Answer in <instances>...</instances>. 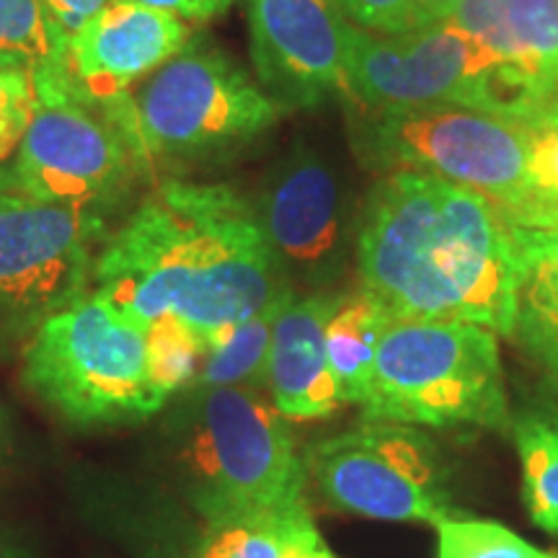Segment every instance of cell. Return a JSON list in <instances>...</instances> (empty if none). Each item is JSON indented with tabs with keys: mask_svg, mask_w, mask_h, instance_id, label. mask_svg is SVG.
<instances>
[{
	"mask_svg": "<svg viewBox=\"0 0 558 558\" xmlns=\"http://www.w3.org/2000/svg\"><path fill=\"white\" fill-rule=\"evenodd\" d=\"M360 290L390 320H460L509 339L512 222L481 192L418 171L375 181L354 233Z\"/></svg>",
	"mask_w": 558,
	"mask_h": 558,
	"instance_id": "2",
	"label": "cell"
},
{
	"mask_svg": "<svg viewBox=\"0 0 558 558\" xmlns=\"http://www.w3.org/2000/svg\"><path fill=\"white\" fill-rule=\"evenodd\" d=\"M34 111L13 166L11 184L54 205L99 209L128 190L145 156L130 96L94 99L68 65L34 75Z\"/></svg>",
	"mask_w": 558,
	"mask_h": 558,
	"instance_id": "6",
	"label": "cell"
},
{
	"mask_svg": "<svg viewBox=\"0 0 558 558\" xmlns=\"http://www.w3.org/2000/svg\"><path fill=\"white\" fill-rule=\"evenodd\" d=\"M68 65V37L41 0H0V70L45 75Z\"/></svg>",
	"mask_w": 558,
	"mask_h": 558,
	"instance_id": "22",
	"label": "cell"
},
{
	"mask_svg": "<svg viewBox=\"0 0 558 558\" xmlns=\"http://www.w3.org/2000/svg\"><path fill=\"white\" fill-rule=\"evenodd\" d=\"M21 375L75 427L148 422L169 407L150 380L145 331L90 290L32 331Z\"/></svg>",
	"mask_w": 558,
	"mask_h": 558,
	"instance_id": "5",
	"label": "cell"
},
{
	"mask_svg": "<svg viewBox=\"0 0 558 558\" xmlns=\"http://www.w3.org/2000/svg\"><path fill=\"white\" fill-rule=\"evenodd\" d=\"M347 101L365 107H460L525 122L538 114L484 41L445 19L424 29L383 37L347 24Z\"/></svg>",
	"mask_w": 558,
	"mask_h": 558,
	"instance_id": "7",
	"label": "cell"
},
{
	"mask_svg": "<svg viewBox=\"0 0 558 558\" xmlns=\"http://www.w3.org/2000/svg\"><path fill=\"white\" fill-rule=\"evenodd\" d=\"M362 418L427 429H509L497 333L460 320H390Z\"/></svg>",
	"mask_w": 558,
	"mask_h": 558,
	"instance_id": "4",
	"label": "cell"
},
{
	"mask_svg": "<svg viewBox=\"0 0 558 558\" xmlns=\"http://www.w3.org/2000/svg\"><path fill=\"white\" fill-rule=\"evenodd\" d=\"M34 111H37V94H34L32 75L21 70H0V160L19 148Z\"/></svg>",
	"mask_w": 558,
	"mask_h": 558,
	"instance_id": "26",
	"label": "cell"
},
{
	"mask_svg": "<svg viewBox=\"0 0 558 558\" xmlns=\"http://www.w3.org/2000/svg\"><path fill=\"white\" fill-rule=\"evenodd\" d=\"M186 45L190 26L173 13L111 0L68 39V70L94 99H120Z\"/></svg>",
	"mask_w": 558,
	"mask_h": 558,
	"instance_id": "14",
	"label": "cell"
},
{
	"mask_svg": "<svg viewBox=\"0 0 558 558\" xmlns=\"http://www.w3.org/2000/svg\"><path fill=\"white\" fill-rule=\"evenodd\" d=\"M256 83L282 111L344 99L349 21L337 0H246Z\"/></svg>",
	"mask_w": 558,
	"mask_h": 558,
	"instance_id": "13",
	"label": "cell"
},
{
	"mask_svg": "<svg viewBox=\"0 0 558 558\" xmlns=\"http://www.w3.org/2000/svg\"><path fill=\"white\" fill-rule=\"evenodd\" d=\"M111 0H41L45 11L50 13L54 24L65 32L70 39L75 32H81L96 13L107 9Z\"/></svg>",
	"mask_w": 558,
	"mask_h": 558,
	"instance_id": "28",
	"label": "cell"
},
{
	"mask_svg": "<svg viewBox=\"0 0 558 558\" xmlns=\"http://www.w3.org/2000/svg\"><path fill=\"white\" fill-rule=\"evenodd\" d=\"M145 347H148L150 380L166 401L171 403L177 396L192 388L205 344L179 318H158L145 331Z\"/></svg>",
	"mask_w": 558,
	"mask_h": 558,
	"instance_id": "24",
	"label": "cell"
},
{
	"mask_svg": "<svg viewBox=\"0 0 558 558\" xmlns=\"http://www.w3.org/2000/svg\"><path fill=\"white\" fill-rule=\"evenodd\" d=\"M0 558H32L29 550L24 548V543L3 522H0Z\"/></svg>",
	"mask_w": 558,
	"mask_h": 558,
	"instance_id": "31",
	"label": "cell"
},
{
	"mask_svg": "<svg viewBox=\"0 0 558 558\" xmlns=\"http://www.w3.org/2000/svg\"><path fill=\"white\" fill-rule=\"evenodd\" d=\"M128 3L148 5V9L173 13V16L179 19L207 21L226 13L233 0H128Z\"/></svg>",
	"mask_w": 558,
	"mask_h": 558,
	"instance_id": "29",
	"label": "cell"
},
{
	"mask_svg": "<svg viewBox=\"0 0 558 558\" xmlns=\"http://www.w3.org/2000/svg\"><path fill=\"white\" fill-rule=\"evenodd\" d=\"M448 19L497 54L538 111L558 99V0H460Z\"/></svg>",
	"mask_w": 558,
	"mask_h": 558,
	"instance_id": "16",
	"label": "cell"
},
{
	"mask_svg": "<svg viewBox=\"0 0 558 558\" xmlns=\"http://www.w3.org/2000/svg\"><path fill=\"white\" fill-rule=\"evenodd\" d=\"M388 324L386 311L362 290L341 295L337 311L331 313L326 324V357L344 407H360L365 401L375 354Z\"/></svg>",
	"mask_w": 558,
	"mask_h": 558,
	"instance_id": "19",
	"label": "cell"
},
{
	"mask_svg": "<svg viewBox=\"0 0 558 558\" xmlns=\"http://www.w3.org/2000/svg\"><path fill=\"white\" fill-rule=\"evenodd\" d=\"M437 535V558H558L488 520L450 518L439 522Z\"/></svg>",
	"mask_w": 558,
	"mask_h": 558,
	"instance_id": "25",
	"label": "cell"
},
{
	"mask_svg": "<svg viewBox=\"0 0 558 558\" xmlns=\"http://www.w3.org/2000/svg\"><path fill=\"white\" fill-rule=\"evenodd\" d=\"M160 414L163 460L205 527L305 501V458L269 393L190 388Z\"/></svg>",
	"mask_w": 558,
	"mask_h": 558,
	"instance_id": "3",
	"label": "cell"
},
{
	"mask_svg": "<svg viewBox=\"0 0 558 558\" xmlns=\"http://www.w3.org/2000/svg\"><path fill=\"white\" fill-rule=\"evenodd\" d=\"M9 448H11V424H9V416H5V411L0 409V460L9 456Z\"/></svg>",
	"mask_w": 558,
	"mask_h": 558,
	"instance_id": "32",
	"label": "cell"
},
{
	"mask_svg": "<svg viewBox=\"0 0 558 558\" xmlns=\"http://www.w3.org/2000/svg\"><path fill=\"white\" fill-rule=\"evenodd\" d=\"M514 316L509 339L558 399V226H514Z\"/></svg>",
	"mask_w": 558,
	"mask_h": 558,
	"instance_id": "17",
	"label": "cell"
},
{
	"mask_svg": "<svg viewBox=\"0 0 558 558\" xmlns=\"http://www.w3.org/2000/svg\"><path fill=\"white\" fill-rule=\"evenodd\" d=\"M341 292L318 290L292 295L271 326L267 393L288 422H318L344 403L326 357V324Z\"/></svg>",
	"mask_w": 558,
	"mask_h": 558,
	"instance_id": "15",
	"label": "cell"
},
{
	"mask_svg": "<svg viewBox=\"0 0 558 558\" xmlns=\"http://www.w3.org/2000/svg\"><path fill=\"white\" fill-rule=\"evenodd\" d=\"M525 137V207L514 226H558V99L520 122Z\"/></svg>",
	"mask_w": 558,
	"mask_h": 558,
	"instance_id": "23",
	"label": "cell"
},
{
	"mask_svg": "<svg viewBox=\"0 0 558 558\" xmlns=\"http://www.w3.org/2000/svg\"><path fill=\"white\" fill-rule=\"evenodd\" d=\"M303 458L316 492L339 512L435 527L458 518L448 469L416 427L362 418L313 442Z\"/></svg>",
	"mask_w": 558,
	"mask_h": 558,
	"instance_id": "10",
	"label": "cell"
},
{
	"mask_svg": "<svg viewBox=\"0 0 558 558\" xmlns=\"http://www.w3.org/2000/svg\"><path fill=\"white\" fill-rule=\"evenodd\" d=\"M344 19L360 29L399 37L424 29V19L416 9V0H337Z\"/></svg>",
	"mask_w": 558,
	"mask_h": 558,
	"instance_id": "27",
	"label": "cell"
},
{
	"mask_svg": "<svg viewBox=\"0 0 558 558\" xmlns=\"http://www.w3.org/2000/svg\"><path fill=\"white\" fill-rule=\"evenodd\" d=\"M292 288L256 209L226 184L163 181L109 233L90 292L148 331L173 316L207 347Z\"/></svg>",
	"mask_w": 558,
	"mask_h": 558,
	"instance_id": "1",
	"label": "cell"
},
{
	"mask_svg": "<svg viewBox=\"0 0 558 558\" xmlns=\"http://www.w3.org/2000/svg\"><path fill=\"white\" fill-rule=\"evenodd\" d=\"M130 101L145 156L166 160L228 158L282 117L267 90L209 41H190Z\"/></svg>",
	"mask_w": 558,
	"mask_h": 558,
	"instance_id": "9",
	"label": "cell"
},
{
	"mask_svg": "<svg viewBox=\"0 0 558 558\" xmlns=\"http://www.w3.org/2000/svg\"><path fill=\"white\" fill-rule=\"evenodd\" d=\"M292 292L295 290L284 292L256 316L209 339L192 388H256L267 393L271 326Z\"/></svg>",
	"mask_w": 558,
	"mask_h": 558,
	"instance_id": "20",
	"label": "cell"
},
{
	"mask_svg": "<svg viewBox=\"0 0 558 558\" xmlns=\"http://www.w3.org/2000/svg\"><path fill=\"white\" fill-rule=\"evenodd\" d=\"M522 465V497L530 520L550 535H558V407H525L512 414Z\"/></svg>",
	"mask_w": 558,
	"mask_h": 558,
	"instance_id": "21",
	"label": "cell"
},
{
	"mask_svg": "<svg viewBox=\"0 0 558 558\" xmlns=\"http://www.w3.org/2000/svg\"><path fill=\"white\" fill-rule=\"evenodd\" d=\"M460 0H416V9L422 13L424 26L437 24V21H445L452 11L458 9Z\"/></svg>",
	"mask_w": 558,
	"mask_h": 558,
	"instance_id": "30",
	"label": "cell"
},
{
	"mask_svg": "<svg viewBox=\"0 0 558 558\" xmlns=\"http://www.w3.org/2000/svg\"><path fill=\"white\" fill-rule=\"evenodd\" d=\"M352 145L380 173L418 171L481 192L518 222L525 207V137L518 122L460 107H365L349 99Z\"/></svg>",
	"mask_w": 558,
	"mask_h": 558,
	"instance_id": "8",
	"label": "cell"
},
{
	"mask_svg": "<svg viewBox=\"0 0 558 558\" xmlns=\"http://www.w3.org/2000/svg\"><path fill=\"white\" fill-rule=\"evenodd\" d=\"M192 558H337L313 522L308 499L207 525Z\"/></svg>",
	"mask_w": 558,
	"mask_h": 558,
	"instance_id": "18",
	"label": "cell"
},
{
	"mask_svg": "<svg viewBox=\"0 0 558 558\" xmlns=\"http://www.w3.org/2000/svg\"><path fill=\"white\" fill-rule=\"evenodd\" d=\"M107 239L99 209L32 197L0 169V331H34L86 295Z\"/></svg>",
	"mask_w": 558,
	"mask_h": 558,
	"instance_id": "11",
	"label": "cell"
},
{
	"mask_svg": "<svg viewBox=\"0 0 558 558\" xmlns=\"http://www.w3.org/2000/svg\"><path fill=\"white\" fill-rule=\"evenodd\" d=\"M256 218L290 282L326 290L347 264V197L337 166L295 143L264 179Z\"/></svg>",
	"mask_w": 558,
	"mask_h": 558,
	"instance_id": "12",
	"label": "cell"
}]
</instances>
